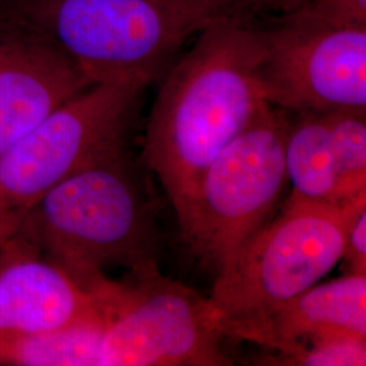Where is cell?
Listing matches in <instances>:
<instances>
[{"instance_id": "18", "label": "cell", "mask_w": 366, "mask_h": 366, "mask_svg": "<svg viewBox=\"0 0 366 366\" xmlns=\"http://www.w3.org/2000/svg\"><path fill=\"white\" fill-rule=\"evenodd\" d=\"M254 6L258 9L262 18L277 16L293 13L301 6H304L308 0H251Z\"/></svg>"}, {"instance_id": "3", "label": "cell", "mask_w": 366, "mask_h": 366, "mask_svg": "<svg viewBox=\"0 0 366 366\" xmlns=\"http://www.w3.org/2000/svg\"><path fill=\"white\" fill-rule=\"evenodd\" d=\"M13 236L86 292L109 269L125 267L132 275L157 269L154 210L128 149L56 184L27 210Z\"/></svg>"}, {"instance_id": "2", "label": "cell", "mask_w": 366, "mask_h": 366, "mask_svg": "<svg viewBox=\"0 0 366 366\" xmlns=\"http://www.w3.org/2000/svg\"><path fill=\"white\" fill-rule=\"evenodd\" d=\"M0 15L52 41L92 84L143 90L208 27L262 19L251 0H0Z\"/></svg>"}, {"instance_id": "17", "label": "cell", "mask_w": 366, "mask_h": 366, "mask_svg": "<svg viewBox=\"0 0 366 366\" xmlns=\"http://www.w3.org/2000/svg\"><path fill=\"white\" fill-rule=\"evenodd\" d=\"M345 274H366V208L350 224L342 251Z\"/></svg>"}, {"instance_id": "13", "label": "cell", "mask_w": 366, "mask_h": 366, "mask_svg": "<svg viewBox=\"0 0 366 366\" xmlns=\"http://www.w3.org/2000/svg\"><path fill=\"white\" fill-rule=\"evenodd\" d=\"M105 314L66 327L11 340L0 347V364L18 366H99Z\"/></svg>"}, {"instance_id": "12", "label": "cell", "mask_w": 366, "mask_h": 366, "mask_svg": "<svg viewBox=\"0 0 366 366\" xmlns=\"http://www.w3.org/2000/svg\"><path fill=\"white\" fill-rule=\"evenodd\" d=\"M289 114L293 117L288 116L284 147L287 177L292 184L289 198L315 204L353 201L346 199L342 190L331 147L330 112Z\"/></svg>"}, {"instance_id": "14", "label": "cell", "mask_w": 366, "mask_h": 366, "mask_svg": "<svg viewBox=\"0 0 366 366\" xmlns=\"http://www.w3.org/2000/svg\"><path fill=\"white\" fill-rule=\"evenodd\" d=\"M331 147L346 199L366 194V121L364 114L330 112Z\"/></svg>"}, {"instance_id": "4", "label": "cell", "mask_w": 366, "mask_h": 366, "mask_svg": "<svg viewBox=\"0 0 366 366\" xmlns=\"http://www.w3.org/2000/svg\"><path fill=\"white\" fill-rule=\"evenodd\" d=\"M366 196L345 204L288 198L217 269L208 297L224 338L243 340L249 330L285 302L316 285L342 258L345 237Z\"/></svg>"}, {"instance_id": "16", "label": "cell", "mask_w": 366, "mask_h": 366, "mask_svg": "<svg viewBox=\"0 0 366 366\" xmlns=\"http://www.w3.org/2000/svg\"><path fill=\"white\" fill-rule=\"evenodd\" d=\"M295 15L332 27H366V0H308Z\"/></svg>"}, {"instance_id": "8", "label": "cell", "mask_w": 366, "mask_h": 366, "mask_svg": "<svg viewBox=\"0 0 366 366\" xmlns=\"http://www.w3.org/2000/svg\"><path fill=\"white\" fill-rule=\"evenodd\" d=\"M259 79L269 105L288 113L366 116V27H332L295 14L258 22Z\"/></svg>"}, {"instance_id": "19", "label": "cell", "mask_w": 366, "mask_h": 366, "mask_svg": "<svg viewBox=\"0 0 366 366\" xmlns=\"http://www.w3.org/2000/svg\"><path fill=\"white\" fill-rule=\"evenodd\" d=\"M1 242H3V240H1V236H0V243H1Z\"/></svg>"}, {"instance_id": "7", "label": "cell", "mask_w": 366, "mask_h": 366, "mask_svg": "<svg viewBox=\"0 0 366 366\" xmlns=\"http://www.w3.org/2000/svg\"><path fill=\"white\" fill-rule=\"evenodd\" d=\"M288 112L269 105L202 172L179 225L217 269L270 217L288 183Z\"/></svg>"}, {"instance_id": "15", "label": "cell", "mask_w": 366, "mask_h": 366, "mask_svg": "<svg viewBox=\"0 0 366 366\" xmlns=\"http://www.w3.org/2000/svg\"><path fill=\"white\" fill-rule=\"evenodd\" d=\"M261 361L264 365L365 366L366 338L346 332L323 334L262 357Z\"/></svg>"}, {"instance_id": "5", "label": "cell", "mask_w": 366, "mask_h": 366, "mask_svg": "<svg viewBox=\"0 0 366 366\" xmlns=\"http://www.w3.org/2000/svg\"><path fill=\"white\" fill-rule=\"evenodd\" d=\"M142 92L133 86L92 84L0 155L3 242L56 184L127 149Z\"/></svg>"}, {"instance_id": "10", "label": "cell", "mask_w": 366, "mask_h": 366, "mask_svg": "<svg viewBox=\"0 0 366 366\" xmlns=\"http://www.w3.org/2000/svg\"><path fill=\"white\" fill-rule=\"evenodd\" d=\"M102 314L56 263L15 236L0 244V347Z\"/></svg>"}, {"instance_id": "11", "label": "cell", "mask_w": 366, "mask_h": 366, "mask_svg": "<svg viewBox=\"0 0 366 366\" xmlns=\"http://www.w3.org/2000/svg\"><path fill=\"white\" fill-rule=\"evenodd\" d=\"M331 332L366 338V274H345L304 290L251 328L243 340L282 352Z\"/></svg>"}, {"instance_id": "6", "label": "cell", "mask_w": 366, "mask_h": 366, "mask_svg": "<svg viewBox=\"0 0 366 366\" xmlns=\"http://www.w3.org/2000/svg\"><path fill=\"white\" fill-rule=\"evenodd\" d=\"M90 296L107 319L99 366H224L222 332L209 301L160 274L98 281Z\"/></svg>"}, {"instance_id": "9", "label": "cell", "mask_w": 366, "mask_h": 366, "mask_svg": "<svg viewBox=\"0 0 366 366\" xmlns=\"http://www.w3.org/2000/svg\"><path fill=\"white\" fill-rule=\"evenodd\" d=\"M90 86L52 41L0 15V155Z\"/></svg>"}, {"instance_id": "1", "label": "cell", "mask_w": 366, "mask_h": 366, "mask_svg": "<svg viewBox=\"0 0 366 366\" xmlns=\"http://www.w3.org/2000/svg\"><path fill=\"white\" fill-rule=\"evenodd\" d=\"M259 19L204 30L167 71L145 128L143 157L182 219L202 172L269 106Z\"/></svg>"}]
</instances>
